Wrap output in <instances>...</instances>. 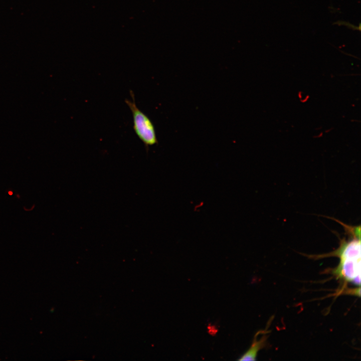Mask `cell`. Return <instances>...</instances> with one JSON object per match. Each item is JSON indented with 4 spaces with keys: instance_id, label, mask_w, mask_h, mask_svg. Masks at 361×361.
<instances>
[{
    "instance_id": "obj_3",
    "label": "cell",
    "mask_w": 361,
    "mask_h": 361,
    "mask_svg": "<svg viewBox=\"0 0 361 361\" xmlns=\"http://www.w3.org/2000/svg\"><path fill=\"white\" fill-rule=\"evenodd\" d=\"M266 333H264V335L259 339H257L255 336L252 344L249 349L240 358L239 360H255L256 359L257 353L260 349L262 348L265 344L267 339Z\"/></svg>"
},
{
    "instance_id": "obj_1",
    "label": "cell",
    "mask_w": 361,
    "mask_h": 361,
    "mask_svg": "<svg viewBox=\"0 0 361 361\" xmlns=\"http://www.w3.org/2000/svg\"><path fill=\"white\" fill-rule=\"evenodd\" d=\"M343 226L347 238L340 239L338 248L332 255L339 258L335 273L345 281L360 286V227L352 226L337 221Z\"/></svg>"
},
{
    "instance_id": "obj_2",
    "label": "cell",
    "mask_w": 361,
    "mask_h": 361,
    "mask_svg": "<svg viewBox=\"0 0 361 361\" xmlns=\"http://www.w3.org/2000/svg\"><path fill=\"white\" fill-rule=\"evenodd\" d=\"M132 101L125 100L132 115L133 130L139 139L147 148L157 143V138L154 126L150 118L136 104L134 95L130 91Z\"/></svg>"
}]
</instances>
